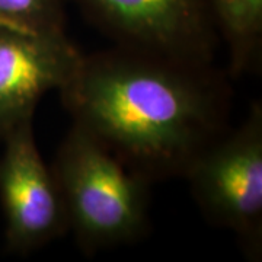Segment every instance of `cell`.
<instances>
[{
    "label": "cell",
    "instance_id": "1",
    "mask_svg": "<svg viewBox=\"0 0 262 262\" xmlns=\"http://www.w3.org/2000/svg\"><path fill=\"white\" fill-rule=\"evenodd\" d=\"M227 72L114 46L83 54L60 98L73 124L153 182L182 178L229 128Z\"/></svg>",
    "mask_w": 262,
    "mask_h": 262
},
{
    "label": "cell",
    "instance_id": "2",
    "mask_svg": "<svg viewBox=\"0 0 262 262\" xmlns=\"http://www.w3.org/2000/svg\"><path fill=\"white\" fill-rule=\"evenodd\" d=\"M67 230L84 255L134 244L150 232L151 179L73 124L51 163Z\"/></svg>",
    "mask_w": 262,
    "mask_h": 262
},
{
    "label": "cell",
    "instance_id": "3",
    "mask_svg": "<svg viewBox=\"0 0 262 262\" xmlns=\"http://www.w3.org/2000/svg\"><path fill=\"white\" fill-rule=\"evenodd\" d=\"M208 223L227 229L245 258H262V103H251L245 120L219 136L184 177Z\"/></svg>",
    "mask_w": 262,
    "mask_h": 262
},
{
    "label": "cell",
    "instance_id": "4",
    "mask_svg": "<svg viewBox=\"0 0 262 262\" xmlns=\"http://www.w3.org/2000/svg\"><path fill=\"white\" fill-rule=\"evenodd\" d=\"M115 46L213 63L219 37L206 0H73Z\"/></svg>",
    "mask_w": 262,
    "mask_h": 262
},
{
    "label": "cell",
    "instance_id": "5",
    "mask_svg": "<svg viewBox=\"0 0 262 262\" xmlns=\"http://www.w3.org/2000/svg\"><path fill=\"white\" fill-rule=\"evenodd\" d=\"M0 143L5 246L10 253L28 255L69 233L63 198L51 165L38 150L34 120L22 122Z\"/></svg>",
    "mask_w": 262,
    "mask_h": 262
},
{
    "label": "cell",
    "instance_id": "6",
    "mask_svg": "<svg viewBox=\"0 0 262 262\" xmlns=\"http://www.w3.org/2000/svg\"><path fill=\"white\" fill-rule=\"evenodd\" d=\"M83 53L66 32L0 25V141L34 120L39 99L73 77Z\"/></svg>",
    "mask_w": 262,
    "mask_h": 262
},
{
    "label": "cell",
    "instance_id": "7",
    "mask_svg": "<svg viewBox=\"0 0 262 262\" xmlns=\"http://www.w3.org/2000/svg\"><path fill=\"white\" fill-rule=\"evenodd\" d=\"M206 3L219 41L227 48L230 79L259 72L262 0H206Z\"/></svg>",
    "mask_w": 262,
    "mask_h": 262
},
{
    "label": "cell",
    "instance_id": "8",
    "mask_svg": "<svg viewBox=\"0 0 262 262\" xmlns=\"http://www.w3.org/2000/svg\"><path fill=\"white\" fill-rule=\"evenodd\" d=\"M67 0H0V25L31 32H66Z\"/></svg>",
    "mask_w": 262,
    "mask_h": 262
}]
</instances>
